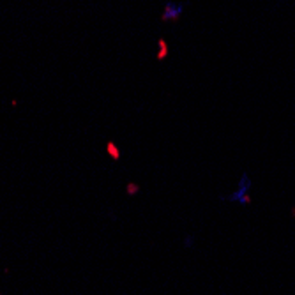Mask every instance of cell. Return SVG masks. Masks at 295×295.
<instances>
[{"label":"cell","instance_id":"6da1fadb","mask_svg":"<svg viewBox=\"0 0 295 295\" xmlns=\"http://www.w3.org/2000/svg\"><path fill=\"white\" fill-rule=\"evenodd\" d=\"M182 11H184V8L182 6H175V4H166L165 6V13H163V16H161V20L163 22H177L179 20V16L182 15Z\"/></svg>","mask_w":295,"mask_h":295},{"label":"cell","instance_id":"7a4b0ae2","mask_svg":"<svg viewBox=\"0 0 295 295\" xmlns=\"http://www.w3.org/2000/svg\"><path fill=\"white\" fill-rule=\"evenodd\" d=\"M158 46H159V53L156 55V58H158V60H165L166 55H168V44H166L165 39H159Z\"/></svg>","mask_w":295,"mask_h":295},{"label":"cell","instance_id":"3957f363","mask_svg":"<svg viewBox=\"0 0 295 295\" xmlns=\"http://www.w3.org/2000/svg\"><path fill=\"white\" fill-rule=\"evenodd\" d=\"M108 154H110V156H113V159H115V161L120 158V152L117 151V147H115L113 143H108Z\"/></svg>","mask_w":295,"mask_h":295},{"label":"cell","instance_id":"277c9868","mask_svg":"<svg viewBox=\"0 0 295 295\" xmlns=\"http://www.w3.org/2000/svg\"><path fill=\"white\" fill-rule=\"evenodd\" d=\"M127 189H129V194H134L138 191V186H134V184H129V186H127Z\"/></svg>","mask_w":295,"mask_h":295}]
</instances>
